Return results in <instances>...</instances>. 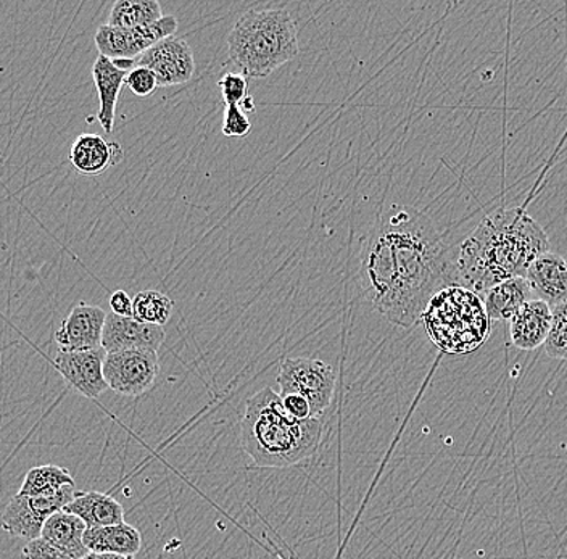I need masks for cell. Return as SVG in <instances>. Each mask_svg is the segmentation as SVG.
Listing matches in <instances>:
<instances>
[{"label":"cell","mask_w":567,"mask_h":559,"mask_svg":"<svg viewBox=\"0 0 567 559\" xmlns=\"http://www.w3.org/2000/svg\"><path fill=\"white\" fill-rule=\"evenodd\" d=\"M137 66L152 70L158 87L177 86L194 76L195 62L189 42L183 38H166L136 59Z\"/></svg>","instance_id":"cell-9"},{"label":"cell","mask_w":567,"mask_h":559,"mask_svg":"<svg viewBox=\"0 0 567 559\" xmlns=\"http://www.w3.org/2000/svg\"><path fill=\"white\" fill-rule=\"evenodd\" d=\"M553 323L549 329L545 352L549 359L567 361V302L553 307Z\"/></svg>","instance_id":"cell-25"},{"label":"cell","mask_w":567,"mask_h":559,"mask_svg":"<svg viewBox=\"0 0 567 559\" xmlns=\"http://www.w3.org/2000/svg\"><path fill=\"white\" fill-rule=\"evenodd\" d=\"M130 91L133 92L137 97H148L154 94L158 87L157 76L152 70L145 69V66H134L130 73H127L126 81H124Z\"/></svg>","instance_id":"cell-27"},{"label":"cell","mask_w":567,"mask_h":559,"mask_svg":"<svg viewBox=\"0 0 567 559\" xmlns=\"http://www.w3.org/2000/svg\"><path fill=\"white\" fill-rule=\"evenodd\" d=\"M65 486H74L70 470L56 465L34 466L28 470L18 494L24 497H44L53 495Z\"/></svg>","instance_id":"cell-23"},{"label":"cell","mask_w":567,"mask_h":559,"mask_svg":"<svg viewBox=\"0 0 567 559\" xmlns=\"http://www.w3.org/2000/svg\"><path fill=\"white\" fill-rule=\"evenodd\" d=\"M322 431L321 417L296 420L284 408L281 395L265 387L247 400L240 444L257 468H290L315 455Z\"/></svg>","instance_id":"cell-3"},{"label":"cell","mask_w":567,"mask_h":559,"mask_svg":"<svg viewBox=\"0 0 567 559\" xmlns=\"http://www.w3.org/2000/svg\"><path fill=\"white\" fill-rule=\"evenodd\" d=\"M165 329L162 325L145 324L134 318L106 314L102 349L106 353L123 350H154L158 352L165 342Z\"/></svg>","instance_id":"cell-12"},{"label":"cell","mask_w":567,"mask_h":559,"mask_svg":"<svg viewBox=\"0 0 567 559\" xmlns=\"http://www.w3.org/2000/svg\"><path fill=\"white\" fill-rule=\"evenodd\" d=\"M456 257L429 215L392 205L361 249L358 279L364 299L390 323L413 328L435 293L458 284Z\"/></svg>","instance_id":"cell-1"},{"label":"cell","mask_w":567,"mask_h":559,"mask_svg":"<svg viewBox=\"0 0 567 559\" xmlns=\"http://www.w3.org/2000/svg\"><path fill=\"white\" fill-rule=\"evenodd\" d=\"M105 321L106 313L101 307L87 306V303L74 307L55 332L59 350L87 352V350L102 349Z\"/></svg>","instance_id":"cell-11"},{"label":"cell","mask_w":567,"mask_h":559,"mask_svg":"<svg viewBox=\"0 0 567 559\" xmlns=\"http://www.w3.org/2000/svg\"><path fill=\"white\" fill-rule=\"evenodd\" d=\"M163 19L157 0H118L110 12V27L136 30Z\"/></svg>","instance_id":"cell-22"},{"label":"cell","mask_w":567,"mask_h":559,"mask_svg":"<svg viewBox=\"0 0 567 559\" xmlns=\"http://www.w3.org/2000/svg\"><path fill=\"white\" fill-rule=\"evenodd\" d=\"M524 278L537 300L551 308L567 302V260L561 255L551 250L538 255Z\"/></svg>","instance_id":"cell-13"},{"label":"cell","mask_w":567,"mask_h":559,"mask_svg":"<svg viewBox=\"0 0 567 559\" xmlns=\"http://www.w3.org/2000/svg\"><path fill=\"white\" fill-rule=\"evenodd\" d=\"M110 310L118 317L133 318V299L124 290H116L110 296Z\"/></svg>","instance_id":"cell-31"},{"label":"cell","mask_w":567,"mask_h":559,"mask_svg":"<svg viewBox=\"0 0 567 559\" xmlns=\"http://www.w3.org/2000/svg\"><path fill=\"white\" fill-rule=\"evenodd\" d=\"M23 559H70L62 551L53 548L44 539L28 541L23 548Z\"/></svg>","instance_id":"cell-29"},{"label":"cell","mask_w":567,"mask_h":559,"mask_svg":"<svg viewBox=\"0 0 567 559\" xmlns=\"http://www.w3.org/2000/svg\"><path fill=\"white\" fill-rule=\"evenodd\" d=\"M44 521L35 515L30 500L17 494L2 513V529L10 536L27 541L41 539Z\"/></svg>","instance_id":"cell-21"},{"label":"cell","mask_w":567,"mask_h":559,"mask_svg":"<svg viewBox=\"0 0 567 559\" xmlns=\"http://www.w3.org/2000/svg\"><path fill=\"white\" fill-rule=\"evenodd\" d=\"M63 511L83 519L87 529L124 522L122 504L110 495L101 494V491L78 494L76 498Z\"/></svg>","instance_id":"cell-20"},{"label":"cell","mask_w":567,"mask_h":559,"mask_svg":"<svg viewBox=\"0 0 567 559\" xmlns=\"http://www.w3.org/2000/svg\"><path fill=\"white\" fill-rule=\"evenodd\" d=\"M124 158L122 145L110 143L99 134H81L70 151V163L81 175L97 176Z\"/></svg>","instance_id":"cell-14"},{"label":"cell","mask_w":567,"mask_h":559,"mask_svg":"<svg viewBox=\"0 0 567 559\" xmlns=\"http://www.w3.org/2000/svg\"><path fill=\"white\" fill-rule=\"evenodd\" d=\"M544 228L526 208L496 210L482 219L460 246L456 257L458 286L478 297L499 282L524 278L532 261L548 252Z\"/></svg>","instance_id":"cell-2"},{"label":"cell","mask_w":567,"mask_h":559,"mask_svg":"<svg viewBox=\"0 0 567 559\" xmlns=\"http://www.w3.org/2000/svg\"><path fill=\"white\" fill-rule=\"evenodd\" d=\"M553 323L548 303L532 299L509 321V334L516 349L535 350L547 341Z\"/></svg>","instance_id":"cell-15"},{"label":"cell","mask_w":567,"mask_h":559,"mask_svg":"<svg viewBox=\"0 0 567 559\" xmlns=\"http://www.w3.org/2000/svg\"><path fill=\"white\" fill-rule=\"evenodd\" d=\"M172 299L158 290H144L133 299V318L145 324L165 325L172 318Z\"/></svg>","instance_id":"cell-24"},{"label":"cell","mask_w":567,"mask_h":559,"mask_svg":"<svg viewBox=\"0 0 567 559\" xmlns=\"http://www.w3.org/2000/svg\"><path fill=\"white\" fill-rule=\"evenodd\" d=\"M81 559H126V558L120 557V555L92 553V551H89L86 557H83Z\"/></svg>","instance_id":"cell-32"},{"label":"cell","mask_w":567,"mask_h":559,"mask_svg":"<svg viewBox=\"0 0 567 559\" xmlns=\"http://www.w3.org/2000/svg\"><path fill=\"white\" fill-rule=\"evenodd\" d=\"M251 133L250 118L240 105H226L223 134L226 137H246Z\"/></svg>","instance_id":"cell-28"},{"label":"cell","mask_w":567,"mask_h":559,"mask_svg":"<svg viewBox=\"0 0 567 559\" xmlns=\"http://www.w3.org/2000/svg\"><path fill=\"white\" fill-rule=\"evenodd\" d=\"M218 87L226 105H240L248 97L247 76L243 73H226L218 81Z\"/></svg>","instance_id":"cell-26"},{"label":"cell","mask_w":567,"mask_h":559,"mask_svg":"<svg viewBox=\"0 0 567 559\" xmlns=\"http://www.w3.org/2000/svg\"><path fill=\"white\" fill-rule=\"evenodd\" d=\"M228 52L244 76H269L299 55L292 13L286 9L248 10L230 28Z\"/></svg>","instance_id":"cell-4"},{"label":"cell","mask_w":567,"mask_h":559,"mask_svg":"<svg viewBox=\"0 0 567 559\" xmlns=\"http://www.w3.org/2000/svg\"><path fill=\"white\" fill-rule=\"evenodd\" d=\"M240 108L244 110V112L247 113H255V102H254V97H250V95H248V97L244 99V102L243 104H240Z\"/></svg>","instance_id":"cell-33"},{"label":"cell","mask_w":567,"mask_h":559,"mask_svg":"<svg viewBox=\"0 0 567 559\" xmlns=\"http://www.w3.org/2000/svg\"><path fill=\"white\" fill-rule=\"evenodd\" d=\"M532 290L526 278H512L488 289L482 297L491 321H512L514 314L532 300Z\"/></svg>","instance_id":"cell-19"},{"label":"cell","mask_w":567,"mask_h":559,"mask_svg":"<svg viewBox=\"0 0 567 559\" xmlns=\"http://www.w3.org/2000/svg\"><path fill=\"white\" fill-rule=\"evenodd\" d=\"M84 545L92 553L136 557L142 547V536L136 527L122 522L115 526L92 527L84 532Z\"/></svg>","instance_id":"cell-17"},{"label":"cell","mask_w":567,"mask_h":559,"mask_svg":"<svg viewBox=\"0 0 567 559\" xmlns=\"http://www.w3.org/2000/svg\"><path fill=\"white\" fill-rule=\"evenodd\" d=\"M421 321L434 345L450 355L476 352L492 332L491 318L481 297L458 284L435 293Z\"/></svg>","instance_id":"cell-5"},{"label":"cell","mask_w":567,"mask_h":559,"mask_svg":"<svg viewBox=\"0 0 567 559\" xmlns=\"http://www.w3.org/2000/svg\"><path fill=\"white\" fill-rule=\"evenodd\" d=\"M159 374L154 350H123L106 353L104 377L109 389L124 397H141L154 387Z\"/></svg>","instance_id":"cell-7"},{"label":"cell","mask_w":567,"mask_h":559,"mask_svg":"<svg viewBox=\"0 0 567 559\" xmlns=\"http://www.w3.org/2000/svg\"><path fill=\"white\" fill-rule=\"evenodd\" d=\"M284 395H300L310 403L311 416L321 417L331 405L336 391V371L321 360L286 359L278 374Z\"/></svg>","instance_id":"cell-6"},{"label":"cell","mask_w":567,"mask_h":559,"mask_svg":"<svg viewBox=\"0 0 567 559\" xmlns=\"http://www.w3.org/2000/svg\"><path fill=\"white\" fill-rule=\"evenodd\" d=\"M86 529L87 526L83 519L71 515V513L60 511L45 521L41 539L62 551L65 557L81 559L89 553L86 545H84Z\"/></svg>","instance_id":"cell-18"},{"label":"cell","mask_w":567,"mask_h":559,"mask_svg":"<svg viewBox=\"0 0 567 559\" xmlns=\"http://www.w3.org/2000/svg\"><path fill=\"white\" fill-rule=\"evenodd\" d=\"M281 400L286 412L290 416L296 417V420H310V417H313L311 416L310 403L300 397V395H284Z\"/></svg>","instance_id":"cell-30"},{"label":"cell","mask_w":567,"mask_h":559,"mask_svg":"<svg viewBox=\"0 0 567 559\" xmlns=\"http://www.w3.org/2000/svg\"><path fill=\"white\" fill-rule=\"evenodd\" d=\"M127 72L116 69L113 60L99 55L92 66V77H94L95 90L99 94L97 120L104 127L106 134H112L115 126L116 104H118L120 92L124 81H126Z\"/></svg>","instance_id":"cell-16"},{"label":"cell","mask_w":567,"mask_h":559,"mask_svg":"<svg viewBox=\"0 0 567 559\" xmlns=\"http://www.w3.org/2000/svg\"><path fill=\"white\" fill-rule=\"evenodd\" d=\"M176 31L177 20L173 15L163 17L162 20L136 30H123L106 23L99 27L95 33V45L99 55L106 59L136 60L163 39L175 37Z\"/></svg>","instance_id":"cell-8"},{"label":"cell","mask_w":567,"mask_h":559,"mask_svg":"<svg viewBox=\"0 0 567 559\" xmlns=\"http://www.w3.org/2000/svg\"><path fill=\"white\" fill-rule=\"evenodd\" d=\"M126 559H134V557H130V558H126Z\"/></svg>","instance_id":"cell-34"},{"label":"cell","mask_w":567,"mask_h":559,"mask_svg":"<svg viewBox=\"0 0 567 559\" xmlns=\"http://www.w3.org/2000/svg\"><path fill=\"white\" fill-rule=\"evenodd\" d=\"M104 349L87 350V352H65L59 350L53 366L70 389L86 398H99L109 391L104 377Z\"/></svg>","instance_id":"cell-10"}]
</instances>
